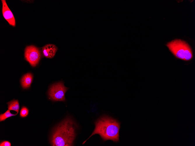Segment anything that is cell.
<instances>
[{
  "mask_svg": "<svg viewBox=\"0 0 195 146\" xmlns=\"http://www.w3.org/2000/svg\"><path fill=\"white\" fill-rule=\"evenodd\" d=\"M2 13L3 15L11 26L15 27L16 25L15 19L11 10L8 7L5 0H2Z\"/></svg>",
  "mask_w": 195,
  "mask_h": 146,
  "instance_id": "obj_6",
  "label": "cell"
},
{
  "mask_svg": "<svg viewBox=\"0 0 195 146\" xmlns=\"http://www.w3.org/2000/svg\"><path fill=\"white\" fill-rule=\"evenodd\" d=\"M95 124V128L94 131L82 144L95 134H99L105 141L111 140L114 142L119 141L120 124L116 119L107 115H103L98 118Z\"/></svg>",
  "mask_w": 195,
  "mask_h": 146,
  "instance_id": "obj_2",
  "label": "cell"
},
{
  "mask_svg": "<svg viewBox=\"0 0 195 146\" xmlns=\"http://www.w3.org/2000/svg\"><path fill=\"white\" fill-rule=\"evenodd\" d=\"M41 57V51L38 48L33 45L26 47L25 50V59L32 67H35L38 64Z\"/></svg>",
  "mask_w": 195,
  "mask_h": 146,
  "instance_id": "obj_5",
  "label": "cell"
},
{
  "mask_svg": "<svg viewBox=\"0 0 195 146\" xmlns=\"http://www.w3.org/2000/svg\"><path fill=\"white\" fill-rule=\"evenodd\" d=\"M0 146H11V144L8 141H4L1 142L0 144Z\"/></svg>",
  "mask_w": 195,
  "mask_h": 146,
  "instance_id": "obj_12",
  "label": "cell"
},
{
  "mask_svg": "<svg viewBox=\"0 0 195 146\" xmlns=\"http://www.w3.org/2000/svg\"><path fill=\"white\" fill-rule=\"evenodd\" d=\"M29 110L28 108L25 106H23L21 108L20 116L22 117H25L28 115Z\"/></svg>",
  "mask_w": 195,
  "mask_h": 146,
  "instance_id": "obj_11",
  "label": "cell"
},
{
  "mask_svg": "<svg viewBox=\"0 0 195 146\" xmlns=\"http://www.w3.org/2000/svg\"><path fill=\"white\" fill-rule=\"evenodd\" d=\"M9 110H8L6 112L0 115V121H4L7 118L10 117L15 116L17 114H12L11 113Z\"/></svg>",
  "mask_w": 195,
  "mask_h": 146,
  "instance_id": "obj_10",
  "label": "cell"
},
{
  "mask_svg": "<svg viewBox=\"0 0 195 146\" xmlns=\"http://www.w3.org/2000/svg\"><path fill=\"white\" fill-rule=\"evenodd\" d=\"M57 50L58 48L55 45L49 44L45 45L42 47V52L45 57L52 58L55 56Z\"/></svg>",
  "mask_w": 195,
  "mask_h": 146,
  "instance_id": "obj_7",
  "label": "cell"
},
{
  "mask_svg": "<svg viewBox=\"0 0 195 146\" xmlns=\"http://www.w3.org/2000/svg\"><path fill=\"white\" fill-rule=\"evenodd\" d=\"M77 125L73 119L67 116L54 129L50 142L53 146L73 145Z\"/></svg>",
  "mask_w": 195,
  "mask_h": 146,
  "instance_id": "obj_1",
  "label": "cell"
},
{
  "mask_svg": "<svg viewBox=\"0 0 195 146\" xmlns=\"http://www.w3.org/2000/svg\"><path fill=\"white\" fill-rule=\"evenodd\" d=\"M68 89L64 86L62 82L54 84L49 89V97L53 101H64L65 100V94Z\"/></svg>",
  "mask_w": 195,
  "mask_h": 146,
  "instance_id": "obj_4",
  "label": "cell"
},
{
  "mask_svg": "<svg viewBox=\"0 0 195 146\" xmlns=\"http://www.w3.org/2000/svg\"><path fill=\"white\" fill-rule=\"evenodd\" d=\"M8 105V109L10 110H14L18 113L19 110V105L17 100L13 99L7 103Z\"/></svg>",
  "mask_w": 195,
  "mask_h": 146,
  "instance_id": "obj_9",
  "label": "cell"
},
{
  "mask_svg": "<svg viewBox=\"0 0 195 146\" xmlns=\"http://www.w3.org/2000/svg\"><path fill=\"white\" fill-rule=\"evenodd\" d=\"M33 79L32 73H28L23 75L21 80V83L22 87L27 89L30 86Z\"/></svg>",
  "mask_w": 195,
  "mask_h": 146,
  "instance_id": "obj_8",
  "label": "cell"
},
{
  "mask_svg": "<svg viewBox=\"0 0 195 146\" xmlns=\"http://www.w3.org/2000/svg\"><path fill=\"white\" fill-rule=\"evenodd\" d=\"M166 45L173 55L178 59L188 61L193 57L190 47L184 41L176 39L168 43Z\"/></svg>",
  "mask_w": 195,
  "mask_h": 146,
  "instance_id": "obj_3",
  "label": "cell"
}]
</instances>
